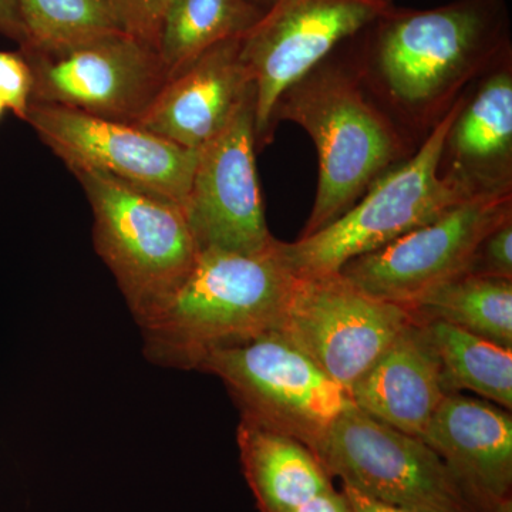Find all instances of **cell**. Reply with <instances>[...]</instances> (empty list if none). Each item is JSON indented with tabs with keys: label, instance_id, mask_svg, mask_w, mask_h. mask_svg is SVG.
<instances>
[{
	"label": "cell",
	"instance_id": "6da1fadb",
	"mask_svg": "<svg viewBox=\"0 0 512 512\" xmlns=\"http://www.w3.org/2000/svg\"><path fill=\"white\" fill-rule=\"evenodd\" d=\"M349 46L373 99L420 144L468 86L511 55L507 0L393 6Z\"/></svg>",
	"mask_w": 512,
	"mask_h": 512
},
{
	"label": "cell",
	"instance_id": "7a4b0ae2",
	"mask_svg": "<svg viewBox=\"0 0 512 512\" xmlns=\"http://www.w3.org/2000/svg\"><path fill=\"white\" fill-rule=\"evenodd\" d=\"M281 121L302 127L318 151V190L299 238L342 217L419 147L367 90L349 40L282 93L272 114L274 131Z\"/></svg>",
	"mask_w": 512,
	"mask_h": 512
},
{
	"label": "cell",
	"instance_id": "3957f363",
	"mask_svg": "<svg viewBox=\"0 0 512 512\" xmlns=\"http://www.w3.org/2000/svg\"><path fill=\"white\" fill-rule=\"evenodd\" d=\"M293 282L275 242L256 254L200 252L180 288L141 323L147 355L194 369L211 350L281 332Z\"/></svg>",
	"mask_w": 512,
	"mask_h": 512
},
{
	"label": "cell",
	"instance_id": "277c9868",
	"mask_svg": "<svg viewBox=\"0 0 512 512\" xmlns=\"http://www.w3.org/2000/svg\"><path fill=\"white\" fill-rule=\"evenodd\" d=\"M467 93L423 138L413 156L384 173L342 217L298 241L276 239V255L289 274H336L346 262L386 247L476 195L440 174L444 141Z\"/></svg>",
	"mask_w": 512,
	"mask_h": 512
},
{
	"label": "cell",
	"instance_id": "5b68a950",
	"mask_svg": "<svg viewBox=\"0 0 512 512\" xmlns=\"http://www.w3.org/2000/svg\"><path fill=\"white\" fill-rule=\"evenodd\" d=\"M70 173L92 208L94 248L141 325L180 288L200 254L183 207L113 175Z\"/></svg>",
	"mask_w": 512,
	"mask_h": 512
},
{
	"label": "cell",
	"instance_id": "8992f818",
	"mask_svg": "<svg viewBox=\"0 0 512 512\" xmlns=\"http://www.w3.org/2000/svg\"><path fill=\"white\" fill-rule=\"evenodd\" d=\"M194 369L220 377L242 420L293 437L313 454L355 406L348 390L281 332L211 350Z\"/></svg>",
	"mask_w": 512,
	"mask_h": 512
},
{
	"label": "cell",
	"instance_id": "52a82bcc",
	"mask_svg": "<svg viewBox=\"0 0 512 512\" xmlns=\"http://www.w3.org/2000/svg\"><path fill=\"white\" fill-rule=\"evenodd\" d=\"M315 456L330 478L377 503L407 512H476L423 440L355 406L333 424Z\"/></svg>",
	"mask_w": 512,
	"mask_h": 512
},
{
	"label": "cell",
	"instance_id": "ba28073f",
	"mask_svg": "<svg viewBox=\"0 0 512 512\" xmlns=\"http://www.w3.org/2000/svg\"><path fill=\"white\" fill-rule=\"evenodd\" d=\"M32 99L101 119L137 124L168 82L156 47L110 30L56 49L19 47Z\"/></svg>",
	"mask_w": 512,
	"mask_h": 512
},
{
	"label": "cell",
	"instance_id": "9c48e42d",
	"mask_svg": "<svg viewBox=\"0 0 512 512\" xmlns=\"http://www.w3.org/2000/svg\"><path fill=\"white\" fill-rule=\"evenodd\" d=\"M393 6L392 0L272 3L241 39V59L255 87L256 151L274 137L272 114L282 93Z\"/></svg>",
	"mask_w": 512,
	"mask_h": 512
},
{
	"label": "cell",
	"instance_id": "30bf717a",
	"mask_svg": "<svg viewBox=\"0 0 512 512\" xmlns=\"http://www.w3.org/2000/svg\"><path fill=\"white\" fill-rule=\"evenodd\" d=\"M512 218V190L480 192L386 247L346 262L339 274L380 301L412 305L467 275L483 239Z\"/></svg>",
	"mask_w": 512,
	"mask_h": 512
},
{
	"label": "cell",
	"instance_id": "8fae6325",
	"mask_svg": "<svg viewBox=\"0 0 512 512\" xmlns=\"http://www.w3.org/2000/svg\"><path fill=\"white\" fill-rule=\"evenodd\" d=\"M412 320L336 272L295 278L281 333L349 392Z\"/></svg>",
	"mask_w": 512,
	"mask_h": 512
},
{
	"label": "cell",
	"instance_id": "7c38bea8",
	"mask_svg": "<svg viewBox=\"0 0 512 512\" xmlns=\"http://www.w3.org/2000/svg\"><path fill=\"white\" fill-rule=\"evenodd\" d=\"M255 87L234 116L198 151L185 220L198 251L256 254L275 239L266 225L255 164Z\"/></svg>",
	"mask_w": 512,
	"mask_h": 512
},
{
	"label": "cell",
	"instance_id": "4fadbf2b",
	"mask_svg": "<svg viewBox=\"0 0 512 512\" xmlns=\"http://www.w3.org/2000/svg\"><path fill=\"white\" fill-rule=\"evenodd\" d=\"M23 120L69 171L113 175L183 207L200 150L178 146L137 124L57 104L30 101Z\"/></svg>",
	"mask_w": 512,
	"mask_h": 512
},
{
	"label": "cell",
	"instance_id": "5bb4252c",
	"mask_svg": "<svg viewBox=\"0 0 512 512\" xmlns=\"http://www.w3.org/2000/svg\"><path fill=\"white\" fill-rule=\"evenodd\" d=\"M421 440L441 458L474 511L511 498L510 410L461 393L448 394Z\"/></svg>",
	"mask_w": 512,
	"mask_h": 512
},
{
	"label": "cell",
	"instance_id": "9a60e30c",
	"mask_svg": "<svg viewBox=\"0 0 512 512\" xmlns=\"http://www.w3.org/2000/svg\"><path fill=\"white\" fill-rule=\"evenodd\" d=\"M241 39L211 47L168 80L137 126L191 150L217 136L254 89L241 59Z\"/></svg>",
	"mask_w": 512,
	"mask_h": 512
},
{
	"label": "cell",
	"instance_id": "2e32d148",
	"mask_svg": "<svg viewBox=\"0 0 512 512\" xmlns=\"http://www.w3.org/2000/svg\"><path fill=\"white\" fill-rule=\"evenodd\" d=\"M440 174L473 194L512 190V59L468 92L441 154Z\"/></svg>",
	"mask_w": 512,
	"mask_h": 512
},
{
	"label": "cell",
	"instance_id": "e0dca14e",
	"mask_svg": "<svg viewBox=\"0 0 512 512\" xmlns=\"http://www.w3.org/2000/svg\"><path fill=\"white\" fill-rule=\"evenodd\" d=\"M349 394L363 413L421 439L448 396L423 323L416 319L407 323Z\"/></svg>",
	"mask_w": 512,
	"mask_h": 512
},
{
	"label": "cell",
	"instance_id": "ac0fdd59",
	"mask_svg": "<svg viewBox=\"0 0 512 512\" xmlns=\"http://www.w3.org/2000/svg\"><path fill=\"white\" fill-rule=\"evenodd\" d=\"M245 478L261 512H288L333 488L311 448L242 420L237 431Z\"/></svg>",
	"mask_w": 512,
	"mask_h": 512
},
{
	"label": "cell",
	"instance_id": "d6986e66",
	"mask_svg": "<svg viewBox=\"0 0 512 512\" xmlns=\"http://www.w3.org/2000/svg\"><path fill=\"white\" fill-rule=\"evenodd\" d=\"M262 15L247 0H171L157 37L158 56L168 79L211 47L244 36Z\"/></svg>",
	"mask_w": 512,
	"mask_h": 512
},
{
	"label": "cell",
	"instance_id": "ffe728a7",
	"mask_svg": "<svg viewBox=\"0 0 512 512\" xmlns=\"http://www.w3.org/2000/svg\"><path fill=\"white\" fill-rule=\"evenodd\" d=\"M421 323L439 360L447 394L468 390L511 412L512 349L440 320Z\"/></svg>",
	"mask_w": 512,
	"mask_h": 512
},
{
	"label": "cell",
	"instance_id": "44dd1931",
	"mask_svg": "<svg viewBox=\"0 0 512 512\" xmlns=\"http://www.w3.org/2000/svg\"><path fill=\"white\" fill-rule=\"evenodd\" d=\"M413 319L440 320L512 349V281L463 275L421 296Z\"/></svg>",
	"mask_w": 512,
	"mask_h": 512
},
{
	"label": "cell",
	"instance_id": "7402d4cb",
	"mask_svg": "<svg viewBox=\"0 0 512 512\" xmlns=\"http://www.w3.org/2000/svg\"><path fill=\"white\" fill-rule=\"evenodd\" d=\"M18 3L29 35L26 46L36 49H56L110 30H121L110 0H18Z\"/></svg>",
	"mask_w": 512,
	"mask_h": 512
},
{
	"label": "cell",
	"instance_id": "603a6c76",
	"mask_svg": "<svg viewBox=\"0 0 512 512\" xmlns=\"http://www.w3.org/2000/svg\"><path fill=\"white\" fill-rule=\"evenodd\" d=\"M171 0H110L117 25L157 49L158 29Z\"/></svg>",
	"mask_w": 512,
	"mask_h": 512
},
{
	"label": "cell",
	"instance_id": "cb8c5ba5",
	"mask_svg": "<svg viewBox=\"0 0 512 512\" xmlns=\"http://www.w3.org/2000/svg\"><path fill=\"white\" fill-rule=\"evenodd\" d=\"M468 274L512 281V218L483 239Z\"/></svg>",
	"mask_w": 512,
	"mask_h": 512
},
{
	"label": "cell",
	"instance_id": "d4e9b609",
	"mask_svg": "<svg viewBox=\"0 0 512 512\" xmlns=\"http://www.w3.org/2000/svg\"><path fill=\"white\" fill-rule=\"evenodd\" d=\"M0 99L16 117L25 119L32 99V72L20 50H0Z\"/></svg>",
	"mask_w": 512,
	"mask_h": 512
},
{
	"label": "cell",
	"instance_id": "484cf974",
	"mask_svg": "<svg viewBox=\"0 0 512 512\" xmlns=\"http://www.w3.org/2000/svg\"><path fill=\"white\" fill-rule=\"evenodd\" d=\"M0 35L18 43L19 47L28 45V30L18 0H0Z\"/></svg>",
	"mask_w": 512,
	"mask_h": 512
},
{
	"label": "cell",
	"instance_id": "4316f807",
	"mask_svg": "<svg viewBox=\"0 0 512 512\" xmlns=\"http://www.w3.org/2000/svg\"><path fill=\"white\" fill-rule=\"evenodd\" d=\"M288 512H353V510L343 491L339 493L333 487Z\"/></svg>",
	"mask_w": 512,
	"mask_h": 512
},
{
	"label": "cell",
	"instance_id": "83f0119b",
	"mask_svg": "<svg viewBox=\"0 0 512 512\" xmlns=\"http://www.w3.org/2000/svg\"><path fill=\"white\" fill-rule=\"evenodd\" d=\"M343 494L348 498L353 512H407L400 510V508L390 507V505L370 500V498L365 497V495L356 493L352 488L343 487Z\"/></svg>",
	"mask_w": 512,
	"mask_h": 512
},
{
	"label": "cell",
	"instance_id": "f1b7e54d",
	"mask_svg": "<svg viewBox=\"0 0 512 512\" xmlns=\"http://www.w3.org/2000/svg\"><path fill=\"white\" fill-rule=\"evenodd\" d=\"M480 512H512V500L511 498H507V500L495 504L494 507L488 508V510Z\"/></svg>",
	"mask_w": 512,
	"mask_h": 512
},
{
	"label": "cell",
	"instance_id": "f546056e",
	"mask_svg": "<svg viewBox=\"0 0 512 512\" xmlns=\"http://www.w3.org/2000/svg\"><path fill=\"white\" fill-rule=\"evenodd\" d=\"M247 2L251 3V5L258 9L259 12L265 13L266 10L271 8L272 3H274L275 0H247Z\"/></svg>",
	"mask_w": 512,
	"mask_h": 512
},
{
	"label": "cell",
	"instance_id": "4dcf8cb0",
	"mask_svg": "<svg viewBox=\"0 0 512 512\" xmlns=\"http://www.w3.org/2000/svg\"><path fill=\"white\" fill-rule=\"evenodd\" d=\"M6 111H8V107H6L5 101L0 99V119L5 116Z\"/></svg>",
	"mask_w": 512,
	"mask_h": 512
}]
</instances>
